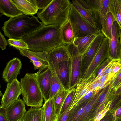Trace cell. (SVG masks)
<instances>
[{
    "mask_svg": "<svg viewBox=\"0 0 121 121\" xmlns=\"http://www.w3.org/2000/svg\"><path fill=\"white\" fill-rule=\"evenodd\" d=\"M115 121H121V117L119 118L116 119Z\"/></svg>",
    "mask_w": 121,
    "mask_h": 121,
    "instance_id": "obj_47",
    "label": "cell"
},
{
    "mask_svg": "<svg viewBox=\"0 0 121 121\" xmlns=\"http://www.w3.org/2000/svg\"><path fill=\"white\" fill-rule=\"evenodd\" d=\"M109 109L114 112L116 119L121 117V96L114 97L111 102Z\"/></svg>",
    "mask_w": 121,
    "mask_h": 121,
    "instance_id": "obj_33",
    "label": "cell"
},
{
    "mask_svg": "<svg viewBox=\"0 0 121 121\" xmlns=\"http://www.w3.org/2000/svg\"><path fill=\"white\" fill-rule=\"evenodd\" d=\"M116 119L114 112L109 109L99 121H115Z\"/></svg>",
    "mask_w": 121,
    "mask_h": 121,
    "instance_id": "obj_38",
    "label": "cell"
},
{
    "mask_svg": "<svg viewBox=\"0 0 121 121\" xmlns=\"http://www.w3.org/2000/svg\"><path fill=\"white\" fill-rule=\"evenodd\" d=\"M52 0H35L38 9H42L47 7Z\"/></svg>",
    "mask_w": 121,
    "mask_h": 121,
    "instance_id": "obj_39",
    "label": "cell"
},
{
    "mask_svg": "<svg viewBox=\"0 0 121 121\" xmlns=\"http://www.w3.org/2000/svg\"><path fill=\"white\" fill-rule=\"evenodd\" d=\"M70 3L71 6L81 16L92 25L97 27L95 21L90 14L77 0H73L70 2Z\"/></svg>",
    "mask_w": 121,
    "mask_h": 121,
    "instance_id": "obj_29",
    "label": "cell"
},
{
    "mask_svg": "<svg viewBox=\"0 0 121 121\" xmlns=\"http://www.w3.org/2000/svg\"><path fill=\"white\" fill-rule=\"evenodd\" d=\"M21 94L20 82L17 79L10 83H7L1 99L0 106L6 108L17 100Z\"/></svg>",
    "mask_w": 121,
    "mask_h": 121,
    "instance_id": "obj_12",
    "label": "cell"
},
{
    "mask_svg": "<svg viewBox=\"0 0 121 121\" xmlns=\"http://www.w3.org/2000/svg\"><path fill=\"white\" fill-rule=\"evenodd\" d=\"M0 12L2 14L10 18L24 14L11 0H0Z\"/></svg>",
    "mask_w": 121,
    "mask_h": 121,
    "instance_id": "obj_19",
    "label": "cell"
},
{
    "mask_svg": "<svg viewBox=\"0 0 121 121\" xmlns=\"http://www.w3.org/2000/svg\"><path fill=\"white\" fill-rule=\"evenodd\" d=\"M0 121H8L6 115V108L0 106Z\"/></svg>",
    "mask_w": 121,
    "mask_h": 121,
    "instance_id": "obj_44",
    "label": "cell"
},
{
    "mask_svg": "<svg viewBox=\"0 0 121 121\" xmlns=\"http://www.w3.org/2000/svg\"><path fill=\"white\" fill-rule=\"evenodd\" d=\"M95 95L87 101L74 106L70 111L67 121H76L82 114L86 106Z\"/></svg>",
    "mask_w": 121,
    "mask_h": 121,
    "instance_id": "obj_30",
    "label": "cell"
},
{
    "mask_svg": "<svg viewBox=\"0 0 121 121\" xmlns=\"http://www.w3.org/2000/svg\"><path fill=\"white\" fill-rule=\"evenodd\" d=\"M89 12L100 31L101 23L109 12L110 0H77Z\"/></svg>",
    "mask_w": 121,
    "mask_h": 121,
    "instance_id": "obj_6",
    "label": "cell"
},
{
    "mask_svg": "<svg viewBox=\"0 0 121 121\" xmlns=\"http://www.w3.org/2000/svg\"><path fill=\"white\" fill-rule=\"evenodd\" d=\"M109 50V40L105 37L82 78H88L95 71L100 64L108 57Z\"/></svg>",
    "mask_w": 121,
    "mask_h": 121,
    "instance_id": "obj_9",
    "label": "cell"
},
{
    "mask_svg": "<svg viewBox=\"0 0 121 121\" xmlns=\"http://www.w3.org/2000/svg\"><path fill=\"white\" fill-rule=\"evenodd\" d=\"M68 56L69 75L68 89L70 90L76 86L80 78L82 56L78 54Z\"/></svg>",
    "mask_w": 121,
    "mask_h": 121,
    "instance_id": "obj_13",
    "label": "cell"
},
{
    "mask_svg": "<svg viewBox=\"0 0 121 121\" xmlns=\"http://www.w3.org/2000/svg\"><path fill=\"white\" fill-rule=\"evenodd\" d=\"M120 41L121 44V36L120 38Z\"/></svg>",
    "mask_w": 121,
    "mask_h": 121,
    "instance_id": "obj_49",
    "label": "cell"
},
{
    "mask_svg": "<svg viewBox=\"0 0 121 121\" xmlns=\"http://www.w3.org/2000/svg\"><path fill=\"white\" fill-rule=\"evenodd\" d=\"M21 121H44L43 106L29 108Z\"/></svg>",
    "mask_w": 121,
    "mask_h": 121,
    "instance_id": "obj_26",
    "label": "cell"
},
{
    "mask_svg": "<svg viewBox=\"0 0 121 121\" xmlns=\"http://www.w3.org/2000/svg\"><path fill=\"white\" fill-rule=\"evenodd\" d=\"M61 35L64 44H67L73 43L75 37L69 20L61 26Z\"/></svg>",
    "mask_w": 121,
    "mask_h": 121,
    "instance_id": "obj_27",
    "label": "cell"
},
{
    "mask_svg": "<svg viewBox=\"0 0 121 121\" xmlns=\"http://www.w3.org/2000/svg\"><path fill=\"white\" fill-rule=\"evenodd\" d=\"M121 29L117 22L114 21L112 29L111 39L109 40L108 57L111 60H121V46L119 39Z\"/></svg>",
    "mask_w": 121,
    "mask_h": 121,
    "instance_id": "obj_10",
    "label": "cell"
},
{
    "mask_svg": "<svg viewBox=\"0 0 121 121\" xmlns=\"http://www.w3.org/2000/svg\"><path fill=\"white\" fill-rule=\"evenodd\" d=\"M66 46V44L61 46L54 48L48 53L47 58L49 65L55 68L61 62L68 60Z\"/></svg>",
    "mask_w": 121,
    "mask_h": 121,
    "instance_id": "obj_16",
    "label": "cell"
},
{
    "mask_svg": "<svg viewBox=\"0 0 121 121\" xmlns=\"http://www.w3.org/2000/svg\"><path fill=\"white\" fill-rule=\"evenodd\" d=\"M97 35L92 34L75 38L73 43L81 56L84 53Z\"/></svg>",
    "mask_w": 121,
    "mask_h": 121,
    "instance_id": "obj_22",
    "label": "cell"
},
{
    "mask_svg": "<svg viewBox=\"0 0 121 121\" xmlns=\"http://www.w3.org/2000/svg\"><path fill=\"white\" fill-rule=\"evenodd\" d=\"M51 78V72L50 67L41 71L37 76L39 85L44 102L49 98Z\"/></svg>",
    "mask_w": 121,
    "mask_h": 121,
    "instance_id": "obj_17",
    "label": "cell"
},
{
    "mask_svg": "<svg viewBox=\"0 0 121 121\" xmlns=\"http://www.w3.org/2000/svg\"><path fill=\"white\" fill-rule=\"evenodd\" d=\"M24 14L30 15L37 13L38 8L35 0H11Z\"/></svg>",
    "mask_w": 121,
    "mask_h": 121,
    "instance_id": "obj_18",
    "label": "cell"
},
{
    "mask_svg": "<svg viewBox=\"0 0 121 121\" xmlns=\"http://www.w3.org/2000/svg\"><path fill=\"white\" fill-rule=\"evenodd\" d=\"M121 61V60H112L103 72L101 77L104 75L110 74L115 67Z\"/></svg>",
    "mask_w": 121,
    "mask_h": 121,
    "instance_id": "obj_37",
    "label": "cell"
},
{
    "mask_svg": "<svg viewBox=\"0 0 121 121\" xmlns=\"http://www.w3.org/2000/svg\"><path fill=\"white\" fill-rule=\"evenodd\" d=\"M96 77V74L94 72L88 78H80L78 81L75 86V91L72 100L69 105L70 111L77 105L85 95L90 91V86Z\"/></svg>",
    "mask_w": 121,
    "mask_h": 121,
    "instance_id": "obj_11",
    "label": "cell"
},
{
    "mask_svg": "<svg viewBox=\"0 0 121 121\" xmlns=\"http://www.w3.org/2000/svg\"><path fill=\"white\" fill-rule=\"evenodd\" d=\"M69 90L65 88L61 89L53 97L54 112L57 118L60 114L63 104Z\"/></svg>",
    "mask_w": 121,
    "mask_h": 121,
    "instance_id": "obj_23",
    "label": "cell"
},
{
    "mask_svg": "<svg viewBox=\"0 0 121 121\" xmlns=\"http://www.w3.org/2000/svg\"><path fill=\"white\" fill-rule=\"evenodd\" d=\"M105 37L98 34L82 56L80 78H82L99 48Z\"/></svg>",
    "mask_w": 121,
    "mask_h": 121,
    "instance_id": "obj_7",
    "label": "cell"
},
{
    "mask_svg": "<svg viewBox=\"0 0 121 121\" xmlns=\"http://www.w3.org/2000/svg\"><path fill=\"white\" fill-rule=\"evenodd\" d=\"M69 20L71 24L75 38L101 32L97 27L94 26L87 21L71 5Z\"/></svg>",
    "mask_w": 121,
    "mask_h": 121,
    "instance_id": "obj_5",
    "label": "cell"
},
{
    "mask_svg": "<svg viewBox=\"0 0 121 121\" xmlns=\"http://www.w3.org/2000/svg\"><path fill=\"white\" fill-rule=\"evenodd\" d=\"M56 73L64 87L68 89L69 75V66L68 60L63 61L54 68Z\"/></svg>",
    "mask_w": 121,
    "mask_h": 121,
    "instance_id": "obj_21",
    "label": "cell"
},
{
    "mask_svg": "<svg viewBox=\"0 0 121 121\" xmlns=\"http://www.w3.org/2000/svg\"><path fill=\"white\" fill-rule=\"evenodd\" d=\"M19 51L21 55L28 58L30 60L40 62L46 66L49 67L47 58L48 52L34 51L29 49L21 50Z\"/></svg>",
    "mask_w": 121,
    "mask_h": 121,
    "instance_id": "obj_20",
    "label": "cell"
},
{
    "mask_svg": "<svg viewBox=\"0 0 121 121\" xmlns=\"http://www.w3.org/2000/svg\"><path fill=\"white\" fill-rule=\"evenodd\" d=\"M109 12L113 15L121 29V0H110Z\"/></svg>",
    "mask_w": 121,
    "mask_h": 121,
    "instance_id": "obj_31",
    "label": "cell"
},
{
    "mask_svg": "<svg viewBox=\"0 0 121 121\" xmlns=\"http://www.w3.org/2000/svg\"><path fill=\"white\" fill-rule=\"evenodd\" d=\"M121 96V86L114 89V96L117 97Z\"/></svg>",
    "mask_w": 121,
    "mask_h": 121,
    "instance_id": "obj_46",
    "label": "cell"
},
{
    "mask_svg": "<svg viewBox=\"0 0 121 121\" xmlns=\"http://www.w3.org/2000/svg\"><path fill=\"white\" fill-rule=\"evenodd\" d=\"M75 86L69 90V93L64 101L60 115L63 114L69 106L75 91Z\"/></svg>",
    "mask_w": 121,
    "mask_h": 121,
    "instance_id": "obj_36",
    "label": "cell"
},
{
    "mask_svg": "<svg viewBox=\"0 0 121 121\" xmlns=\"http://www.w3.org/2000/svg\"><path fill=\"white\" fill-rule=\"evenodd\" d=\"M69 106L66 110L57 117L56 121H67L70 112Z\"/></svg>",
    "mask_w": 121,
    "mask_h": 121,
    "instance_id": "obj_41",
    "label": "cell"
},
{
    "mask_svg": "<svg viewBox=\"0 0 121 121\" xmlns=\"http://www.w3.org/2000/svg\"><path fill=\"white\" fill-rule=\"evenodd\" d=\"M103 89L92 97L86 106L84 110L81 115L76 121H89L88 118L90 112L101 94Z\"/></svg>",
    "mask_w": 121,
    "mask_h": 121,
    "instance_id": "obj_32",
    "label": "cell"
},
{
    "mask_svg": "<svg viewBox=\"0 0 121 121\" xmlns=\"http://www.w3.org/2000/svg\"><path fill=\"white\" fill-rule=\"evenodd\" d=\"M43 69L35 73H26L20 79V84L22 100L27 106L35 108L42 107L44 99L38 85L37 76Z\"/></svg>",
    "mask_w": 121,
    "mask_h": 121,
    "instance_id": "obj_4",
    "label": "cell"
},
{
    "mask_svg": "<svg viewBox=\"0 0 121 121\" xmlns=\"http://www.w3.org/2000/svg\"><path fill=\"white\" fill-rule=\"evenodd\" d=\"M22 64L18 58H14L7 63L2 73L3 79L7 83L11 82L17 79L20 74Z\"/></svg>",
    "mask_w": 121,
    "mask_h": 121,
    "instance_id": "obj_15",
    "label": "cell"
},
{
    "mask_svg": "<svg viewBox=\"0 0 121 121\" xmlns=\"http://www.w3.org/2000/svg\"><path fill=\"white\" fill-rule=\"evenodd\" d=\"M8 43L4 36L1 31L0 32V47L2 50L6 49L7 45Z\"/></svg>",
    "mask_w": 121,
    "mask_h": 121,
    "instance_id": "obj_43",
    "label": "cell"
},
{
    "mask_svg": "<svg viewBox=\"0 0 121 121\" xmlns=\"http://www.w3.org/2000/svg\"><path fill=\"white\" fill-rule=\"evenodd\" d=\"M121 82V69L111 81V84L114 90Z\"/></svg>",
    "mask_w": 121,
    "mask_h": 121,
    "instance_id": "obj_40",
    "label": "cell"
},
{
    "mask_svg": "<svg viewBox=\"0 0 121 121\" xmlns=\"http://www.w3.org/2000/svg\"><path fill=\"white\" fill-rule=\"evenodd\" d=\"M114 91L111 83L103 89L101 94L90 112L89 121H93L97 114L103 110L108 104L112 101L114 97Z\"/></svg>",
    "mask_w": 121,
    "mask_h": 121,
    "instance_id": "obj_8",
    "label": "cell"
},
{
    "mask_svg": "<svg viewBox=\"0 0 121 121\" xmlns=\"http://www.w3.org/2000/svg\"><path fill=\"white\" fill-rule=\"evenodd\" d=\"M111 60L108 56L98 67L94 72L96 75L94 81L97 80L99 78Z\"/></svg>",
    "mask_w": 121,
    "mask_h": 121,
    "instance_id": "obj_35",
    "label": "cell"
},
{
    "mask_svg": "<svg viewBox=\"0 0 121 121\" xmlns=\"http://www.w3.org/2000/svg\"><path fill=\"white\" fill-rule=\"evenodd\" d=\"M115 21L113 15L110 12H108L101 24L100 32L109 40L111 39L113 25Z\"/></svg>",
    "mask_w": 121,
    "mask_h": 121,
    "instance_id": "obj_25",
    "label": "cell"
},
{
    "mask_svg": "<svg viewBox=\"0 0 121 121\" xmlns=\"http://www.w3.org/2000/svg\"><path fill=\"white\" fill-rule=\"evenodd\" d=\"M43 107L44 121H56L57 117L54 112L53 98L44 102Z\"/></svg>",
    "mask_w": 121,
    "mask_h": 121,
    "instance_id": "obj_28",
    "label": "cell"
},
{
    "mask_svg": "<svg viewBox=\"0 0 121 121\" xmlns=\"http://www.w3.org/2000/svg\"><path fill=\"white\" fill-rule=\"evenodd\" d=\"M5 108L8 121H21L27 111L25 104L20 97Z\"/></svg>",
    "mask_w": 121,
    "mask_h": 121,
    "instance_id": "obj_14",
    "label": "cell"
},
{
    "mask_svg": "<svg viewBox=\"0 0 121 121\" xmlns=\"http://www.w3.org/2000/svg\"><path fill=\"white\" fill-rule=\"evenodd\" d=\"M30 62L33 64L35 70H39L42 69H46L48 68L44 65L42 62L39 61L30 60Z\"/></svg>",
    "mask_w": 121,
    "mask_h": 121,
    "instance_id": "obj_42",
    "label": "cell"
},
{
    "mask_svg": "<svg viewBox=\"0 0 121 121\" xmlns=\"http://www.w3.org/2000/svg\"><path fill=\"white\" fill-rule=\"evenodd\" d=\"M71 7L68 0H52L45 8L37 13V17L44 25L62 26L69 20Z\"/></svg>",
    "mask_w": 121,
    "mask_h": 121,
    "instance_id": "obj_3",
    "label": "cell"
},
{
    "mask_svg": "<svg viewBox=\"0 0 121 121\" xmlns=\"http://www.w3.org/2000/svg\"><path fill=\"white\" fill-rule=\"evenodd\" d=\"M121 69V61L115 67L110 73L113 79L116 76Z\"/></svg>",
    "mask_w": 121,
    "mask_h": 121,
    "instance_id": "obj_45",
    "label": "cell"
},
{
    "mask_svg": "<svg viewBox=\"0 0 121 121\" xmlns=\"http://www.w3.org/2000/svg\"><path fill=\"white\" fill-rule=\"evenodd\" d=\"M44 25L37 17L23 14L5 21L2 30L4 35L9 38L20 39Z\"/></svg>",
    "mask_w": 121,
    "mask_h": 121,
    "instance_id": "obj_2",
    "label": "cell"
},
{
    "mask_svg": "<svg viewBox=\"0 0 121 121\" xmlns=\"http://www.w3.org/2000/svg\"><path fill=\"white\" fill-rule=\"evenodd\" d=\"M0 97H1V96H3V95L1 93V91H0Z\"/></svg>",
    "mask_w": 121,
    "mask_h": 121,
    "instance_id": "obj_48",
    "label": "cell"
},
{
    "mask_svg": "<svg viewBox=\"0 0 121 121\" xmlns=\"http://www.w3.org/2000/svg\"><path fill=\"white\" fill-rule=\"evenodd\" d=\"M49 67L51 72V78L49 99L53 98L59 91L65 88L57 76L54 68L50 65Z\"/></svg>",
    "mask_w": 121,
    "mask_h": 121,
    "instance_id": "obj_24",
    "label": "cell"
},
{
    "mask_svg": "<svg viewBox=\"0 0 121 121\" xmlns=\"http://www.w3.org/2000/svg\"><path fill=\"white\" fill-rule=\"evenodd\" d=\"M61 26L44 25L23 37L29 49L49 52L54 48L66 44L62 40Z\"/></svg>",
    "mask_w": 121,
    "mask_h": 121,
    "instance_id": "obj_1",
    "label": "cell"
},
{
    "mask_svg": "<svg viewBox=\"0 0 121 121\" xmlns=\"http://www.w3.org/2000/svg\"><path fill=\"white\" fill-rule=\"evenodd\" d=\"M8 42L10 46L19 50L29 49L27 44L22 39L9 38L8 40Z\"/></svg>",
    "mask_w": 121,
    "mask_h": 121,
    "instance_id": "obj_34",
    "label": "cell"
}]
</instances>
